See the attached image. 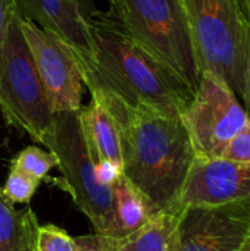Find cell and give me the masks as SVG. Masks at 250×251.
Here are the masks:
<instances>
[{"label":"cell","instance_id":"1","mask_svg":"<svg viewBox=\"0 0 250 251\" xmlns=\"http://www.w3.org/2000/svg\"><path fill=\"white\" fill-rule=\"evenodd\" d=\"M90 93L116 124L122 175L158 210L172 209L196 159L181 116L133 107L103 90L90 88Z\"/></svg>","mask_w":250,"mask_h":251},{"label":"cell","instance_id":"2","mask_svg":"<svg viewBox=\"0 0 250 251\" xmlns=\"http://www.w3.org/2000/svg\"><path fill=\"white\" fill-rule=\"evenodd\" d=\"M93 59L80 66L87 88L103 90L133 107H146L169 116H181L194 90L167 63L91 15Z\"/></svg>","mask_w":250,"mask_h":251},{"label":"cell","instance_id":"3","mask_svg":"<svg viewBox=\"0 0 250 251\" xmlns=\"http://www.w3.org/2000/svg\"><path fill=\"white\" fill-rule=\"evenodd\" d=\"M97 15L172 68L196 91L200 71L181 0H116L108 13Z\"/></svg>","mask_w":250,"mask_h":251},{"label":"cell","instance_id":"4","mask_svg":"<svg viewBox=\"0 0 250 251\" xmlns=\"http://www.w3.org/2000/svg\"><path fill=\"white\" fill-rule=\"evenodd\" d=\"M200 74L222 78L242 97L249 22L240 0H181Z\"/></svg>","mask_w":250,"mask_h":251},{"label":"cell","instance_id":"5","mask_svg":"<svg viewBox=\"0 0 250 251\" xmlns=\"http://www.w3.org/2000/svg\"><path fill=\"white\" fill-rule=\"evenodd\" d=\"M80 110L53 113L49 132L41 144L56 156L63 179L77 207L90 219L97 234L113 238L112 188L97 176L96 160L80 124Z\"/></svg>","mask_w":250,"mask_h":251},{"label":"cell","instance_id":"6","mask_svg":"<svg viewBox=\"0 0 250 251\" xmlns=\"http://www.w3.org/2000/svg\"><path fill=\"white\" fill-rule=\"evenodd\" d=\"M21 18L16 10L0 47V110L10 125L41 144L53 112L22 34Z\"/></svg>","mask_w":250,"mask_h":251},{"label":"cell","instance_id":"7","mask_svg":"<svg viewBox=\"0 0 250 251\" xmlns=\"http://www.w3.org/2000/svg\"><path fill=\"white\" fill-rule=\"evenodd\" d=\"M196 157H221L227 144L248 122L237 94L212 72H202L192 103L181 113Z\"/></svg>","mask_w":250,"mask_h":251},{"label":"cell","instance_id":"8","mask_svg":"<svg viewBox=\"0 0 250 251\" xmlns=\"http://www.w3.org/2000/svg\"><path fill=\"white\" fill-rule=\"evenodd\" d=\"M21 29L50 110L53 113L80 110L84 81L74 51L56 35L27 18H21Z\"/></svg>","mask_w":250,"mask_h":251},{"label":"cell","instance_id":"9","mask_svg":"<svg viewBox=\"0 0 250 251\" xmlns=\"http://www.w3.org/2000/svg\"><path fill=\"white\" fill-rule=\"evenodd\" d=\"M250 237V197L178 215V251H240Z\"/></svg>","mask_w":250,"mask_h":251},{"label":"cell","instance_id":"10","mask_svg":"<svg viewBox=\"0 0 250 251\" xmlns=\"http://www.w3.org/2000/svg\"><path fill=\"white\" fill-rule=\"evenodd\" d=\"M250 197V168L222 157H196L172 210L214 207Z\"/></svg>","mask_w":250,"mask_h":251},{"label":"cell","instance_id":"11","mask_svg":"<svg viewBox=\"0 0 250 251\" xmlns=\"http://www.w3.org/2000/svg\"><path fill=\"white\" fill-rule=\"evenodd\" d=\"M22 18L62 40L75 54L78 68L93 59L91 15L87 0H15Z\"/></svg>","mask_w":250,"mask_h":251},{"label":"cell","instance_id":"12","mask_svg":"<svg viewBox=\"0 0 250 251\" xmlns=\"http://www.w3.org/2000/svg\"><path fill=\"white\" fill-rule=\"evenodd\" d=\"M80 124L87 146L97 162H111L122 171L121 141L116 124L111 113L94 99L87 107H81Z\"/></svg>","mask_w":250,"mask_h":251},{"label":"cell","instance_id":"13","mask_svg":"<svg viewBox=\"0 0 250 251\" xmlns=\"http://www.w3.org/2000/svg\"><path fill=\"white\" fill-rule=\"evenodd\" d=\"M113 206V240H121L140 229L156 212L155 204L122 174L111 185Z\"/></svg>","mask_w":250,"mask_h":251},{"label":"cell","instance_id":"14","mask_svg":"<svg viewBox=\"0 0 250 251\" xmlns=\"http://www.w3.org/2000/svg\"><path fill=\"white\" fill-rule=\"evenodd\" d=\"M178 215L172 209L156 212L140 229L116 240V250L178 251Z\"/></svg>","mask_w":250,"mask_h":251},{"label":"cell","instance_id":"15","mask_svg":"<svg viewBox=\"0 0 250 251\" xmlns=\"http://www.w3.org/2000/svg\"><path fill=\"white\" fill-rule=\"evenodd\" d=\"M29 207L15 210L0 196V251H21L29 218L32 216Z\"/></svg>","mask_w":250,"mask_h":251},{"label":"cell","instance_id":"16","mask_svg":"<svg viewBox=\"0 0 250 251\" xmlns=\"http://www.w3.org/2000/svg\"><path fill=\"white\" fill-rule=\"evenodd\" d=\"M12 166L28 174L34 179L41 181L55 166H57V160L52 151H46L40 147L29 146L13 159Z\"/></svg>","mask_w":250,"mask_h":251},{"label":"cell","instance_id":"17","mask_svg":"<svg viewBox=\"0 0 250 251\" xmlns=\"http://www.w3.org/2000/svg\"><path fill=\"white\" fill-rule=\"evenodd\" d=\"M40 181L12 166L1 190V197L10 204H27L35 194Z\"/></svg>","mask_w":250,"mask_h":251},{"label":"cell","instance_id":"18","mask_svg":"<svg viewBox=\"0 0 250 251\" xmlns=\"http://www.w3.org/2000/svg\"><path fill=\"white\" fill-rule=\"evenodd\" d=\"M35 251H75V243L65 229L56 225H38Z\"/></svg>","mask_w":250,"mask_h":251},{"label":"cell","instance_id":"19","mask_svg":"<svg viewBox=\"0 0 250 251\" xmlns=\"http://www.w3.org/2000/svg\"><path fill=\"white\" fill-rule=\"evenodd\" d=\"M221 157L250 168V119L227 144Z\"/></svg>","mask_w":250,"mask_h":251},{"label":"cell","instance_id":"20","mask_svg":"<svg viewBox=\"0 0 250 251\" xmlns=\"http://www.w3.org/2000/svg\"><path fill=\"white\" fill-rule=\"evenodd\" d=\"M116 240L106 237L103 234H90L74 238L75 251H109Z\"/></svg>","mask_w":250,"mask_h":251},{"label":"cell","instance_id":"21","mask_svg":"<svg viewBox=\"0 0 250 251\" xmlns=\"http://www.w3.org/2000/svg\"><path fill=\"white\" fill-rule=\"evenodd\" d=\"M16 10H18V7H16L15 0H0V47L6 37L9 22Z\"/></svg>","mask_w":250,"mask_h":251},{"label":"cell","instance_id":"22","mask_svg":"<svg viewBox=\"0 0 250 251\" xmlns=\"http://www.w3.org/2000/svg\"><path fill=\"white\" fill-rule=\"evenodd\" d=\"M240 100L243 101L245 112L250 119V25L248 29V47H246V66H245V79H243V91Z\"/></svg>","mask_w":250,"mask_h":251},{"label":"cell","instance_id":"23","mask_svg":"<svg viewBox=\"0 0 250 251\" xmlns=\"http://www.w3.org/2000/svg\"><path fill=\"white\" fill-rule=\"evenodd\" d=\"M96 168H97V176L105 185H112L122 174V171L111 162H97Z\"/></svg>","mask_w":250,"mask_h":251},{"label":"cell","instance_id":"24","mask_svg":"<svg viewBox=\"0 0 250 251\" xmlns=\"http://www.w3.org/2000/svg\"><path fill=\"white\" fill-rule=\"evenodd\" d=\"M37 228H38V222H37L35 215L32 213V216L29 218L28 226H27V232H25V238H24V244H22V250L21 251H35Z\"/></svg>","mask_w":250,"mask_h":251},{"label":"cell","instance_id":"25","mask_svg":"<svg viewBox=\"0 0 250 251\" xmlns=\"http://www.w3.org/2000/svg\"><path fill=\"white\" fill-rule=\"evenodd\" d=\"M240 3H242L245 16H246V19H248V22H249L250 25V0H240Z\"/></svg>","mask_w":250,"mask_h":251},{"label":"cell","instance_id":"26","mask_svg":"<svg viewBox=\"0 0 250 251\" xmlns=\"http://www.w3.org/2000/svg\"><path fill=\"white\" fill-rule=\"evenodd\" d=\"M240 251H250V237L248 238V241L245 243V246L242 247V250Z\"/></svg>","mask_w":250,"mask_h":251},{"label":"cell","instance_id":"27","mask_svg":"<svg viewBox=\"0 0 250 251\" xmlns=\"http://www.w3.org/2000/svg\"><path fill=\"white\" fill-rule=\"evenodd\" d=\"M109 251H118L116 250V241H115V244H113V247H112V249H111V250Z\"/></svg>","mask_w":250,"mask_h":251},{"label":"cell","instance_id":"28","mask_svg":"<svg viewBox=\"0 0 250 251\" xmlns=\"http://www.w3.org/2000/svg\"><path fill=\"white\" fill-rule=\"evenodd\" d=\"M115 1H116V0H109V3H111V4H113Z\"/></svg>","mask_w":250,"mask_h":251}]
</instances>
